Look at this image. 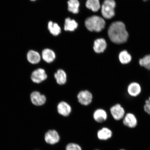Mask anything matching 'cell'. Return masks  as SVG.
Instances as JSON below:
<instances>
[{
	"instance_id": "1",
	"label": "cell",
	"mask_w": 150,
	"mask_h": 150,
	"mask_svg": "<svg viewBox=\"0 0 150 150\" xmlns=\"http://www.w3.org/2000/svg\"><path fill=\"white\" fill-rule=\"evenodd\" d=\"M108 34L110 40L116 44L126 42L129 37L125 24L121 21L112 23L108 28Z\"/></svg>"
},
{
	"instance_id": "2",
	"label": "cell",
	"mask_w": 150,
	"mask_h": 150,
	"mask_svg": "<svg viewBox=\"0 0 150 150\" xmlns=\"http://www.w3.org/2000/svg\"><path fill=\"white\" fill-rule=\"evenodd\" d=\"M105 21L100 17L94 16L90 17L85 20V25L90 31L99 32L104 29L105 26Z\"/></svg>"
},
{
	"instance_id": "3",
	"label": "cell",
	"mask_w": 150,
	"mask_h": 150,
	"mask_svg": "<svg viewBox=\"0 0 150 150\" xmlns=\"http://www.w3.org/2000/svg\"><path fill=\"white\" fill-rule=\"evenodd\" d=\"M116 2L114 0H104L101 6V13L103 17L107 19L115 16Z\"/></svg>"
},
{
	"instance_id": "4",
	"label": "cell",
	"mask_w": 150,
	"mask_h": 150,
	"mask_svg": "<svg viewBox=\"0 0 150 150\" xmlns=\"http://www.w3.org/2000/svg\"><path fill=\"white\" fill-rule=\"evenodd\" d=\"M110 111L112 117L117 121L123 119L126 114L124 108L119 104L112 106L110 108Z\"/></svg>"
},
{
	"instance_id": "5",
	"label": "cell",
	"mask_w": 150,
	"mask_h": 150,
	"mask_svg": "<svg viewBox=\"0 0 150 150\" xmlns=\"http://www.w3.org/2000/svg\"><path fill=\"white\" fill-rule=\"evenodd\" d=\"M31 78V80L34 83H40L47 79V75L44 69L39 68L33 71Z\"/></svg>"
},
{
	"instance_id": "6",
	"label": "cell",
	"mask_w": 150,
	"mask_h": 150,
	"mask_svg": "<svg viewBox=\"0 0 150 150\" xmlns=\"http://www.w3.org/2000/svg\"><path fill=\"white\" fill-rule=\"evenodd\" d=\"M77 98L79 102L81 104L87 106L91 103L93 96L90 92L85 90L80 91L78 94Z\"/></svg>"
},
{
	"instance_id": "7",
	"label": "cell",
	"mask_w": 150,
	"mask_h": 150,
	"mask_svg": "<svg viewBox=\"0 0 150 150\" xmlns=\"http://www.w3.org/2000/svg\"><path fill=\"white\" fill-rule=\"evenodd\" d=\"M123 120V125L129 128H134L137 125L138 121L136 116L131 112L125 114Z\"/></svg>"
},
{
	"instance_id": "8",
	"label": "cell",
	"mask_w": 150,
	"mask_h": 150,
	"mask_svg": "<svg viewBox=\"0 0 150 150\" xmlns=\"http://www.w3.org/2000/svg\"><path fill=\"white\" fill-rule=\"evenodd\" d=\"M142 91V87L140 84L136 82H131L127 88V93L132 97H137L141 93Z\"/></svg>"
},
{
	"instance_id": "9",
	"label": "cell",
	"mask_w": 150,
	"mask_h": 150,
	"mask_svg": "<svg viewBox=\"0 0 150 150\" xmlns=\"http://www.w3.org/2000/svg\"><path fill=\"white\" fill-rule=\"evenodd\" d=\"M30 98L33 104L36 106H42L46 101V96L37 91H33L31 93Z\"/></svg>"
},
{
	"instance_id": "10",
	"label": "cell",
	"mask_w": 150,
	"mask_h": 150,
	"mask_svg": "<svg viewBox=\"0 0 150 150\" xmlns=\"http://www.w3.org/2000/svg\"><path fill=\"white\" fill-rule=\"evenodd\" d=\"M45 139L47 143L53 145L59 142V136L58 132L55 130H50L45 135Z\"/></svg>"
},
{
	"instance_id": "11",
	"label": "cell",
	"mask_w": 150,
	"mask_h": 150,
	"mask_svg": "<svg viewBox=\"0 0 150 150\" xmlns=\"http://www.w3.org/2000/svg\"><path fill=\"white\" fill-rule=\"evenodd\" d=\"M57 109L59 114L64 117L69 116L71 112V108L70 105L64 101L58 104Z\"/></svg>"
},
{
	"instance_id": "12",
	"label": "cell",
	"mask_w": 150,
	"mask_h": 150,
	"mask_svg": "<svg viewBox=\"0 0 150 150\" xmlns=\"http://www.w3.org/2000/svg\"><path fill=\"white\" fill-rule=\"evenodd\" d=\"M106 47L107 43L104 39H97L94 42L93 49L96 53H102L105 50Z\"/></svg>"
},
{
	"instance_id": "13",
	"label": "cell",
	"mask_w": 150,
	"mask_h": 150,
	"mask_svg": "<svg viewBox=\"0 0 150 150\" xmlns=\"http://www.w3.org/2000/svg\"><path fill=\"white\" fill-rule=\"evenodd\" d=\"M93 117L97 122L102 123L106 121L107 119L108 114L104 110L98 109L94 112Z\"/></svg>"
},
{
	"instance_id": "14",
	"label": "cell",
	"mask_w": 150,
	"mask_h": 150,
	"mask_svg": "<svg viewBox=\"0 0 150 150\" xmlns=\"http://www.w3.org/2000/svg\"><path fill=\"white\" fill-rule=\"evenodd\" d=\"M42 58L47 63H51L53 62L56 58L55 52L50 49L46 48L42 52Z\"/></svg>"
},
{
	"instance_id": "15",
	"label": "cell",
	"mask_w": 150,
	"mask_h": 150,
	"mask_svg": "<svg viewBox=\"0 0 150 150\" xmlns=\"http://www.w3.org/2000/svg\"><path fill=\"white\" fill-rule=\"evenodd\" d=\"M55 77L57 83L59 85L65 84L67 81V75L65 71L62 69H59L55 74Z\"/></svg>"
},
{
	"instance_id": "16",
	"label": "cell",
	"mask_w": 150,
	"mask_h": 150,
	"mask_svg": "<svg viewBox=\"0 0 150 150\" xmlns=\"http://www.w3.org/2000/svg\"><path fill=\"white\" fill-rule=\"evenodd\" d=\"M27 59L30 63L36 64L40 62L41 57L38 52L35 50H30L27 53Z\"/></svg>"
},
{
	"instance_id": "17",
	"label": "cell",
	"mask_w": 150,
	"mask_h": 150,
	"mask_svg": "<svg viewBox=\"0 0 150 150\" xmlns=\"http://www.w3.org/2000/svg\"><path fill=\"white\" fill-rule=\"evenodd\" d=\"M78 27V23L76 21L70 18L65 19L64 29L66 31H74Z\"/></svg>"
},
{
	"instance_id": "18",
	"label": "cell",
	"mask_w": 150,
	"mask_h": 150,
	"mask_svg": "<svg viewBox=\"0 0 150 150\" xmlns=\"http://www.w3.org/2000/svg\"><path fill=\"white\" fill-rule=\"evenodd\" d=\"M112 131L107 127H103L99 130L97 133V136L99 139L105 140L111 137Z\"/></svg>"
},
{
	"instance_id": "19",
	"label": "cell",
	"mask_w": 150,
	"mask_h": 150,
	"mask_svg": "<svg viewBox=\"0 0 150 150\" xmlns=\"http://www.w3.org/2000/svg\"><path fill=\"white\" fill-rule=\"evenodd\" d=\"M67 4L69 12L74 14H78L79 12L80 3L78 0H69Z\"/></svg>"
},
{
	"instance_id": "20",
	"label": "cell",
	"mask_w": 150,
	"mask_h": 150,
	"mask_svg": "<svg viewBox=\"0 0 150 150\" xmlns=\"http://www.w3.org/2000/svg\"><path fill=\"white\" fill-rule=\"evenodd\" d=\"M132 57L127 50H124L120 52L119 59L122 64L125 65L130 63L132 60Z\"/></svg>"
},
{
	"instance_id": "21",
	"label": "cell",
	"mask_w": 150,
	"mask_h": 150,
	"mask_svg": "<svg viewBox=\"0 0 150 150\" xmlns=\"http://www.w3.org/2000/svg\"><path fill=\"white\" fill-rule=\"evenodd\" d=\"M86 7L93 12H97L100 8L99 0H87L86 3Z\"/></svg>"
},
{
	"instance_id": "22",
	"label": "cell",
	"mask_w": 150,
	"mask_h": 150,
	"mask_svg": "<svg viewBox=\"0 0 150 150\" xmlns=\"http://www.w3.org/2000/svg\"><path fill=\"white\" fill-rule=\"evenodd\" d=\"M48 29L50 33L54 36H57L61 33L60 27L56 23L50 21L48 22Z\"/></svg>"
},
{
	"instance_id": "23",
	"label": "cell",
	"mask_w": 150,
	"mask_h": 150,
	"mask_svg": "<svg viewBox=\"0 0 150 150\" xmlns=\"http://www.w3.org/2000/svg\"><path fill=\"white\" fill-rule=\"evenodd\" d=\"M139 64L141 67H144L148 70H150V54L144 56L139 60Z\"/></svg>"
},
{
	"instance_id": "24",
	"label": "cell",
	"mask_w": 150,
	"mask_h": 150,
	"mask_svg": "<svg viewBox=\"0 0 150 150\" xmlns=\"http://www.w3.org/2000/svg\"><path fill=\"white\" fill-rule=\"evenodd\" d=\"M66 150H82L81 147L78 144L75 143H70L66 148Z\"/></svg>"
},
{
	"instance_id": "25",
	"label": "cell",
	"mask_w": 150,
	"mask_h": 150,
	"mask_svg": "<svg viewBox=\"0 0 150 150\" xmlns=\"http://www.w3.org/2000/svg\"><path fill=\"white\" fill-rule=\"evenodd\" d=\"M144 109L146 113L150 115V102L148 99L145 101V104L144 106Z\"/></svg>"
},
{
	"instance_id": "26",
	"label": "cell",
	"mask_w": 150,
	"mask_h": 150,
	"mask_svg": "<svg viewBox=\"0 0 150 150\" xmlns=\"http://www.w3.org/2000/svg\"><path fill=\"white\" fill-rule=\"evenodd\" d=\"M149 99V100L150 101V96L149 97V99Z\"/></svg>"
},
{
	"instance_id": "27",
	"label": "cell",
	"mask_w": 150,
	"mask_h": 150,
	"mask_svg": "<svg viewBox=\"0 0 150 150\" xmlns=\"http://www.w3.org/2000/svg\"><path fill=\"white\" fill-rule=\"evenodd\" d=\"M30 1H35V0H30Z\"/></svg>"
},
{
	"instance_id": "28",
	"label": "cell",
	"mask_w": 150,
	"mask_h": 150,
	"mask_svg": "<svg viewBox=\"0 0 150 150\" xmlns=\"http://www.w3.org/2000/svg\"><path fill=\"white\" fill-rule=\"evenodd\" d=\"M143 1H147V0H143Z\"/></svg>"
},
{
	"instance_id": "29",
	"label": "cell",
	"mask_w": 150,
	"mask_h": 150,
	"mask_svg": "<svg viewBox=\"0 0 150 150\" xmlns=\"http://www.w3.org/2000/svg\"><path fill=\"white\" fill-rule=\"evenodd\" d=\"M125 150V149H121V150Z\"/></svg>"
}]
</instances>
